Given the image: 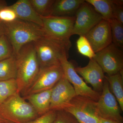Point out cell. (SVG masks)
<instances>
[{
  "mask_svg": "<svg viewBox=\"0 0 123 123\" xmlns=\"http://www.w3.org/2000/svg\"><path fill=\"white\" fill-rule=\"evenodd\" d=\"M123 71L116 74L105 76L111 92L117 100L120 109L123 111Z\"/></svg>",
  "mask_w": 123,
  "mask_h": 123,
  "instance_id": "cell-18",
  "label": "cell"
},
{
  "mask_svg": "<svg viewBox=\"0 0 123 123\" xmlns=\"http://www.w3.org/2000/svg\"><path fill=\"white\" fill-rule=\"evenodd\" d=\"M17 75L15 55L0 61V81L16 79Z\"/></svg>",
  "mask_w": 123,
  "mask_h": 123,
  "instance_id": "cell-19",
  "label": "cell"
},
{
  "mask_svg": "<svg viewBox=\"0 0 123 123\" xmlns=\"http://www.w3.org/2000/svg\"><path fill=\"white\" fill-rule=\"evenodd\" d=\"M63 77L60 64L40 68L37 76L24 97L52 89Z\"/></svg>",
  "mask_w": 123,
  "mask_h": 123,
  "instance_id": "cell-10",
  "label": "cell"
},
{
  "mask_svg": "<svg viewBox=\"0 0 123 123\" xmlns=\"http://www.w3.org/2000/svg\"><path fill=\"white\" fill-rule=\"evenodd\" d=\"M111 2L114 4L116 5L120 6H123V1L120 0H111Z\"/></svg>",
  "mask_w": 123,
  "mask_h": 123,
  "instance_id": "cell-32",
  "label": "cell"
},
{
  "mask_svg": "<svg viewBox=\"0 0 123 123\" xmlns=\"http://www.w3.org/2000/svg\"><path fill=\"white\" fill-rule=\"evenodd\" d=\"M5 34V29L4 23L0 22V38L2 36Z\"/></svg>",
  "mask_w": 123,
  "mask_h": 123,
  "instance_id": "cell-30",
  "label": "cell"
},
{
  "mask_svg": "<svg viewBox=\"0 0 123 123\" xmlns=\"http://www.w3.org/2000/svg\"><path fill=\"white\" fill-rule=\"evenodd\" d=\"M18 92L16 79L0 81V105Z\"/></svg>",
  "mask_w": 123,
  "mask_h": 123,
  "instance_id": "cell-21",
  "label": "cell"
},
{
  "mask_svg": "<svg viewBox=\"0 0 123 123\" xmlns=\"http://www.w3.org/2000/svg\"><path fill=\"white\" fill-rule=\"evenodd\" d=\"M112 7L113 18L123 24V6L116 5L112 3Z\"/></svg>",
  "mask_w": 123,
  "mask_h": 123,
  "instance_id": "cell-29",
  "label": "cell"
},
{
  "mask_svg": "<svg viewBox=\"0 0 123 123\" xmlns=\"http://www.w3.org/2000/svg\"><path fill=\"white\" fill-rule=\"evenodd\" d=\"M34 43L40 68L59 64L61 57L68 55L65 46L45 35Z\"/></svg>",
  "mask_w": 123,
  "mask_h": 123,
  "instance_id": "cell-5",
  "label": "cell"
},
{
  "mask_svg": "<svg viewBox=\"0 0 123 123\" xmlns=\"http://www.w3.org/2000/svg\"><path fill=\"white\" fill-rule=\"evenodd\" d=\"M11 123V122H9V121H8V122H6V123Z\"/></svg>",
  "mask_w": 123,
  "mask_h": 123,
  "instance_id": "cell-35",
  "label": "cell"
},
{
  "mask_svg": "<svg viewBox=\"0 0 123 123\" xmlns=\"http://www.w3.org/2000/svg\"><path fill=\"white\" fill-rule=\"evenodd\" d=\"M8 122L7 120H5L4 119L0 116V123H5L6 122Z\"/></svg>",
  "mask_w": 123,
  "mask_h": 123,
  "instance_id": "cell-34",
  "label": "cell"
},
{
  "mask_svg": "<svg viewBox=\"0 0 123 123\" xmlns=\"http://www.w3.org/2000/svg\"><path fill=\"white\" fill-rule=\"evenodd\" d=\"M85 0H55L52 5L49 16L73 17Z\"/></svg>",
  "mask_w": 123,
  "mask_h": 123,
  "instance_id": "cell-16",
  "label": "cell"
},
{
  "mask_svg": "<svg viewBox=\"0 0 123 123\" xmlns=\"http://www.w3.org/2000/svg\"><path fill=\"white\" fill-rule=\"evenodd\" d=\"M93 59L107 75H115L123 70V51L112 43L95 53Z\"/></svg>",
  "mask_w": 123,
  "mask_h": 123,
  "instance_id": "cell-7",
  "label": "cell"
},
{
  "mask_svg": "<svg viewBox=\"0 0 123 123\" xmlns=\"http://www.w3.org/2000/svg\"><path fill=\"white\" fill-rule=\"evenodd\" d=\"M78 51L81 55L89 58L90 60L94 57V53L88 40L85 36H80L77 40Z\"/></svg>",
  "mask_w": 123,
  "mask_h": 123,
  "instance_id": "cell-24",
  "label": "cell"
},
{
  "mask_svg": "<svg viewBox=\"0 0 123 123\" xmlns=\"http://www.w3.org/2000/svg\"><path fill=\"white\" fill-rule=\"evenodd\" d=\"M99 123H123L117 121H113V120H110L106 119L100 118H99Z\"/></svg>",
  "mask_w": 123,
  "mask_h": 123,
  "instance_id": "cell-31",
  "label": "cell"
},
{
  "mask_svg": "<svg viewBox=\"0 0 123 123\" xmlns=\"http://www.w3.org/2000/svg\"><path fill=\"white\" fill-rule=\"evenodd\" d=\"M36 12L41 17L50 15L51 9L55 0H30Z\"/></svg>",
  "mask_w": 123,
  "mask_h": 123,
  "instance_id": "cell-23",
  "label": "cell"
},
{
  "mask_svg": "<svg viewBox=\"0 0 123 123\" xmlns=\"http://www.w3.org/2000/svg\"><path fill=\"white\" fill-rule=\"evenodd\" d=\"M44 35L63 44L69 50L70 37L75 23V16L42 17Z\"/></svg>",
  "mask_w": 123,
  "mask_h": 123,
  "instance_id": "cell-4",
  "label": "cell"
},
{
  "mask_svg": "<svg viewBox=\"0 0 123 123\" xmlns=\"http://www.w3.org/2000/svg\"><path fill=\"white\" fill-rule=\"evenodd\" d=\"M56 111V116L52 123H79L72 115L65 110Z\"/></svg>",
  "mask_w": 123,
  "mask_h": 123,
  "instance_id": "cell-27",
  "label": "cell"
},
{
  "mask_svg": "<svg viewBox=\"0 0 123 123\" xmlns=\"http://www.w3.org/2000/svg\"><path fill=\"white\" fill-rule=\"evenodd\" d=\"M56 111L51 110L44 114L26 123H52L55 118Z\"/></svg>",
  "mask_w": 123,
  "mask_h": 123,
  "instance_id": "cell-28",
  "label": "cell"
},
{
  "mask_svg": "<svg viewBox=\"0 0 123 123\" xmlns=\"http://www.w3.org/2000/svg\"><path fill=\"white\" fill-rule=\"evenodd\" d=\"M17 15L10 6H6L0 9V22L10 23L17 20Z\"/></svg>",
  "mask_w": 123,
  "mask_h": 123,
  "instance_id": "cell-26",
  "label": "cell"
},
{
  "mask_svg": "<svg viewBox=\"0 0 123 123\" xmlns=\"http://www.w3.org/2000/svg\"><path fill=\"white\" fill-rule=\"evenodd\" d=\"M0 116L13 123H26L39 116L33 106L18 92L0 105Z\"/></svg>",
  "mask_w": 123,
  "mask_h": 123,
  "instance_id": "cell-3",
  "label": "cell"
},
{
  "mask_svg": "<svg viewBox=\"0 0 123 123\" xmlns=\"http://www.w3.org/2000/svg\"><path fill=\"white\" fill-rule=\"evenodd\" d=\"M85 36L95 53L101 50L112 43L110 22L103 19Z\"/></svg>",
  "mask_w": 123,
  "mask_h": 123,
  "instance_id": "cell-13",
  "label": "cell"
},
{
  "mask_svg": "<svg viewBox=\"0 0 123 123\" xmlns=\"http://www.w3.org/2000/svg\"><path fill=\"white\" fill-rule=\"evenodd\" d=\"M15 56L17 68L15 79L18 93L24 95L32 85L40 68L34 43L24 45Z\"/></svg>",
  "mask_w": 123,
  "mask_h": 123,
  "instance_id": "cell-1",
  "label": "cell"
},
{
  "mask_svg": "<svg viewBox=\"0 0 123 123\" xmlns=\"http://www.w3.org/2000/svg\"><path fill=\"white\" fill-rule=\"evenodd\" d=\"M4 24L5 35L12 45L15 55L24 45L34 43L44 35L43 27L32 23L18 19Z\"/></svg>",
  "mask_w": 123,
  "mask_h": 123,
  "instance_id": "cell-2",
  "label": "cell"
},
{
  "mask_svg": "<svg viewBox=\"0 0 123 123\" xmlns=\"http://www.w3.org/2000/svg\"><path fill=\"white\" fill-rule=\"evenodd\" d=\"M75 70L86 83L92 86L94 90L101 93L105 76L101 66L93 59L90 60L86 66L75 68Z\"/></svg>",
  "mask_w": 123,
  "mask_h": 123,
  "instance_id": "cell-14",
  "label": "cell"
},
{
  "mask_svg": "<svg viewBox=\"0 0 123 123\" xmlns=\"http://www.w3.org/2000/svg\"><path fill=\"white\" fill-rule=\"evenodd\" d=\"M12 47L5 35L0 38V61L13 55Z\"/></svg>",
  "mask_w": 123,
  "mask_h": 123,
  "instance_id": "cell-25",
  "label": "cell"
},
{
  "mask_svg": "<svg viewBox=\"0 0 123 123\" xmlns=\"http://www.w3.org/2000/svg\"><path fill=\"white\" fill-rule=\"evenodd\" d=\"M98 114L100 118L123 123L120 108L112 93L109 84L105 78L102 91L97 102Z\"/></svg>",
  "mask_w": 123,
  "mask_h": 123,
  "instance_id": "cell-9",
  "label": "cell"
},
{
  "mask_svg": "<svg viewBox=\"0 0 123 123\" xmlns=\"http://www.w3.org/2000/svg\"><path fill=\"white\" fill-rule=\"evenodd\" d=\"M68 57L67 55H64L60 60L64 77L73 86L76 95L88 98L97 102L101 94L87 85L76 72L72 63L68 60Z\"/></svg>",
  "mask_w": 123,
  "mask_h": 123,
  "instance_id": "cell-8",
  "label": "cell"
},
{
  "mask_svg": "<svg viewBox=\"0 0 123 123\" xmlns=\"http://www.w3.org/2000/svg\"><path fill=\"white\" fill-rule=\"evenodd\" d=\"M6 6H7V5L6 1L0 0V9Z\"/></svg>",
  "mask_w": 123,
  "mask_h": 123,
  "instance_id": "cell-33",
  "label": "cell"
},
{
  "mask_svg": "<svg viewBox=\"0 0 123 123\" xmlns=\"http://www.w3.org/2000/svg\"><path fill=\"white\" fill-rule=\"evenodd\" d=\"M72 115L79 123H99L97 102L76 95L64 109Z\"/></svg>",
  "mask_w": 123,
  "mask_h": 123,
  "instance_id": "cell-6",
  "label": "cell"
},
{
  "mask_svg": "<svg viewBox=\"0 0 123 123\" xmlns=\"http://www.w3.org/2000/svg\"><path fill=\"white\" fill-rule=\"evenodd\" d=\"M75 23L72 35L85 36L103 18L91 5L85 2L75 14Z\"/></svg>",
  "mask_w": 123,
  "mask_h": 123,
  "instance_id": "cell-11",
  "label": "cell"
},
{
  "mask_svg": "<svg viewBox=\"0 0 123 123\" xmlns=\"http://www.w3.org/2000/svg\"><path fill=\"white\" fill-rule=\"evenodd\" d=\"M109 22L111 29L112 43L122 50L123 48V24L115 18Z\"/></svg>",
  "mask_w": 123,
  "mask_h": 123,
  "instance_id": "cell-22",
  "label": "cell"
},
{
  "mask_svg": "<svg viewBox=\"0 0 123 123\" xmlns=\"http://www.w3.org/2000/svg\"><path fill=\"white\" fill-rule=\"evenodd\" d=\"M76 95L73 86L64 76L52 88L50 111L64 110Z\"/></svg>",
  "mask_w": 123,
  "mask_h": 123,
  "instance_id": "cell-12",
  "label": "cell"
},
{
  "mask_svg": "<svg viewBox=\"0 0 123 123\" xmlns=\"http://www.w3.org/2000/svg\"><path fill=\"white\" fill-rule=\"evenodd\" d=\"M93 7L95 11L104 20L109 21L114 18L112 14V3L111 0H85Z\"/></svg>",
  "mask_w": 123,
  "mask_h": 123,
  "instance_id": "cell-20",
  "label": "cell"
},
{
  "mask_svg": "<svg viewBox=\"0 0 123 123\" xmlns=\"http://www.w3.org/2000/svg\"><path fill=\"white\" fill-rule=\"evenodd\" d=\"M52 89L25 96L29 103L34 108L39 116L50 111L51 96Z\"/></svg>",
  "mask_w": 123,
  "mask_h": 123,
  "instance_id": "cell-17",
  "label": "cell"
},
{
  "mask_svg": "<svg viewBox=\"0 0 123 123\" xmlns=\"http://www.w3.org/2000/svg\"><path fill=\"white\" fill-rule=\"evenodd\" d=\"M10 6L15 11L18 19L32 23L43 27L42 17L33 8L30 0H19Z\"/></svg>",
  "mask_w": 123,
  "mask_h": 123,
  "instance_id": "cell-15",
  "label": "cell"
}]
</instances>
